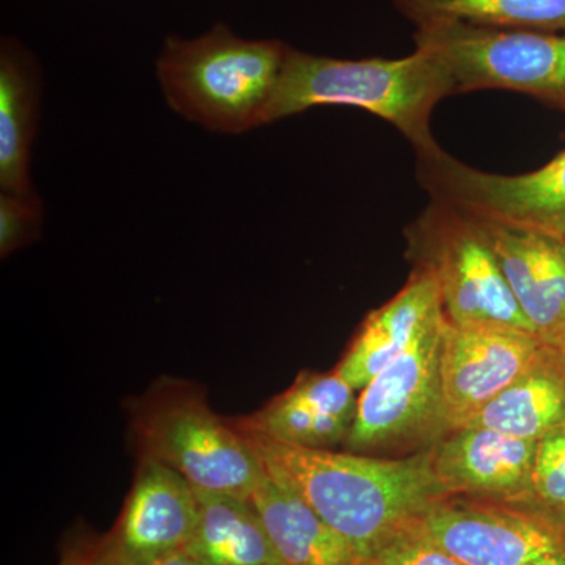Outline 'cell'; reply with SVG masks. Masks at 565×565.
<instances>
[{
  "mask_svg": "<svg viewBox=\"0 0 565 565\" xmlns=\"http://www.w3.org/2000/svg\"><path fill=\"white\" fill-rule=\"evenodd\" d=\"M467 212L497 255L535 337L552 343L565 329V237Z\"/></svg>",
  "mask_w": 565,
  "mask_h": 565,
  "instance_id": "12",
  "label": "cell"
},
{
  "mask_svg": "<svg viewBox=\"0 0 565 565\" xmlns=\"http://www.w3.org/2000/svg\"><path fill=\"white\" fill-rule=\"evenodd\" d=\"M446 316L419 334L360 392L344 449L371 455L433 441L448 434L440 382Z\"/></svg>",
  "mask_w": 565,
  "mask_h": 565,
  "instance_id": "7",
  "label": "cell"
},
{
  "mask_svg": "<svg viewBox=\"0 0 565 565\" xmlns=\"http://www.w3.org/2000/svg\"><path fill=\"white\" fill-rule=\"evenodd\" d=\"M288 50L215 24L195 39L169 36L156 77L174 114L206 131L239 136L267 125Z\"/></svg>",
  "mask_w": 565,
  "mask_h": 565,
  "instance_id": "3",
  "label": "cell"
},
{
  "mask_svg": "<svg viewBox=\"0 0 565 565\" xmlns=\"http://www.w3.org/2000/svg\"><path fill=\"white\" fill-rule=\"evenodd\" d=\"M394 9L426 25L460 24L490 29L565 33V0H390Z\"/></svg>",
  "mask_w": 565,
  "mask_h": 565,
  "instance_id": "20",
  "label": "cell"
},
{
  "mask_svg": "<svg viewBox=\"0 0 565 565\" xmlns=\"http://www.w3.org/2000/svg\"><path fill=\"white\" fill-rule=\"evenodd\" d=\"M41 74L24 47L0 50V192L32 195V147L39 129Z\"/></svg>",
  "mask_w": 565,
  "mask_h": 565,
  "instance_id": "16",
  "label": "cell"
},
{
  "mask_svg": "<svg viewBox=\"0 0 565 565\" xmlns=\"http://www.w3.org/2000/svg\"><path fill=\"white\" fill-rule=\"evenodd\" d=\"M526 508L565 522V424L537 441L533 490Z\"/></svg>",
  "mask_w": 565,
  "mask_h": 565,
  "instance_id": "21",
  "label": "cell"
},
{
  "mask_svg": "<svg viewBox=\"0 0 565 565\" xmlns=\"http://www.w3.org/2000/svg\"><path fill=\"white\" fill-rule=\"evenodd\" d=\"M434 467L448 492L527 505L537 441L463 426L433 445Z\"/></svg>",
  "mask_w": 565,
  "mask_h": 565,
  "instance_id": "13",
  "label": "cell"
},
{
  "mask_svg": "<svg viewBox=\"0 0 565 565\" xmlns=\"http://www.w3.org/2000/svg\"><path fill=\"white\" fill-rule=\"evenodd\" d=\"M544 356L545 344L533 333L457 327L446 319L440 382L448 434L467 426L490 401Z\"/></svg>",
  "mask_w": 565,
  "mask_h": 565,
  "instance_id": "11",
  "label": "cell"
},
{
  "mask_svg": "<svg viewBox=\"0 0 565 565\" xmlns=\"http://www.w3.org/2000/svg\"><path fill=\"white\" fill-rule=\"evenodd\" d=\"M414 40L448 71L455 95L515 92L565 111V33L448 22L416 29Z\"/></svg>",
  "mask_w": 565,
  "mask_h": 565,
  "instance_id": "6",
  "label": "cell"
},
{
  "mask_svg": "<svg viewBox=\"0 0 565 565\" xmlns=\"http://www.w3.org/2000/svg\"><path fill=\"white\" fill-rule=\"evenodd\" d=\"M263 470L288 487L352 545L360 559L452 497L434 467L433 446L385 459L302 448L232 419Z\"/></svg>",
  "mask_w": 565,
  "mask_h": 565,
  "instance_id": "1",
  "label": "cell"
},
{
  "mask_svg": "<svg viewBox=\"0 0 565 565\" xmlns=\"http://www.w3.org/2000/svg\"><path fill=\"white\" fill-rule=\"evenodd\" d=\"M546 352H548L550 359L553 360L557 364V366L563 367L565 371V329L556 340H553L552 343L546 344Z\"/></svg>",
  "mask_w": 565,
  "mask_h": 565,
  "instance_id": "25",
  "label": "cell"
},
{
  "mask_svg": "<svg viewBox=\"0 0 565 565\" xmlns=\"http://www.w3.org/2000/svg\"><path fill=\"white\" fill-rule=\"evenodd\" d=\"M416 178L430 200L565 237V150L534 172H482L444 148L416 156Z\"/></svg>",
  "mask_w": 565,
  "mask_h": 565,
  "instance_id": "8",
  "label": "cell"
},
{
  "mask_svg": "<svg viewBox=\"0 0 565 565\" xmlns=\"http://www.w3.org/2000/svg\"><path fill=\"white\" fill-rule=\"evenodd\" d=\"M95 545L96 541L73 542L63 553L58 565H95Z\"/></svg>",
  "mask_w": 565,
  "mask_h": 565,
  "instance_id": "24",
  "label": "cell"
},
{
  "mask_svg": "<svg viewBox=\"0 0 565 565\" xmlns=\"http://www.w3.org/2000/svg\"><path fill=\"white\" fill-rule=\"evenodd\" d=\"M44 207L36 193H0V253L7 258L40 236Z\"/></svg>",
  "mask_w": 565,
  "mask_h": 565,
  "instance_id": "22",
  "label": "cell"
},
{
  "mask_svg": "<svg viewBox=\"0 0 565 565\" xmlns=\"http://www.w3.org/2000/svg\"><path fill=\"white\" fill-rule=\"evenodd\" d=\"M414 527L463 565H531L565 555V522L526 505L446 498Z\"/></svg>",
  "mask_w": 565,
  "mask_h": 565,
  "instance_id": "9",
  "label": "cell"
},
{
  "mask_svg": "<svg viewBox=\"0 0 565 565\" xmlns=\"http://www.w3.org/2000/svg\"><path fill=\"white\" fill-rule=\"evenodd\" d=\"M452 95L448 71L423 50L403 58L344 61L289 47L267 125L318 106L356 107L388 121L423 156L440 148L430 118Z\"/></svg>",
  "mask_w": 565,
  "mask_h": 565,
  "instance_id": "2",
  "label": "cell"
},
{
  "mask_svg": "<svg viewBox=\"0 0 565 565\" xmlns=\"http://www.w3.org/2000/svg\"><path fill=\"white\" fill-rule=\"evenodd\" d=\"M195 487L158 460L139 457L117 523L95 545V565H147L184 552L196 522Z\"/></svg>",
  "mask_w": 565,
  "mask_h": 565,
  "instance_id": "10",
  "label": "cell"
},
{
  "mask_svg": "<svg viewBox=\"0 0 565 565\" xmlns=\"http://www.w3.org/2000/svg\"><path fill=\"white\" fill-rule=\"evenodd\" d=\"M359 565H463L415 530L405 527L359 561Z\"/></svg>",
  "mask_w": 565,
  "mask_h": 565,
  "instance_id": "23",
  "label": "cell"
},
{
  "mask_svg": "<svg viewBox=\"0 0 565 565\" xmlns=\"http://www.w3.org/2000/svg\"><path fill=\"white\" fill-rule=\"evenodd\" d=\"M404 237L412 269L434 278L449 323L534 334L497 255L462 207L430 200L405 226Z\"/></svg>",
  "mask_w": 565,
  "mask_h": 565,
  "instance_id": "5",
  "label": "cell"
},
{
  "mask_svg": "<svg viewBox=\"0 0 565 565\" xmlns=\"http://www.w3.org/2000/svg\"><path fill=\"white\" fill-rule=\"evenodd\" d=\"M355 392L337 371H305L285 393L244 419L275 440L302 448L332 449L344 445L351 433L359 403Z\"/></svg>",
  "mask_w": 565,
  "mask_h": 565,
  "instance_id": "15",
  "label": "cell"
},
{
  "mask_svg": "<svg viewBox=\"0 0 565 565\" xmlns=\"http://www.w3.org/2000/svg\"><path fill=\"white\" fill-rule=\"evenodd\" d=\"M250 501L282 565H359V555L343 535L266 471Z\"/></svg>",
  "mask_w": 565,
  "mask_h": 565,
  "instance_id": "17",
  "label": "cell"
},
{
  "mask_svg": "<svg viewBox=\"0 0 565 565\" xmlns=\"http://www.w3.org/2000/svg\"><path fill=\"white\" fill-rule=\"evenodd\" d=\"M531 565H565V555H546Z\"/></svg>",
  "mask_w": 565,
  "mask_h": 565,
  "instance_id": "27",
  "label": "cell"
},
{
  "mask_svg": "<svg viewBox=\"0 0 565 565\" xmlns=\"http://www.w3.org/2000/svg\"><path fill=\"white\" fill-rule=\"evenodd\" d=\"M195 527L185 552L202 565H282L248 498L196 490Z\"/></svg>",
  "mask_w": 565,
  "mask_h": 565,
  "instance_id": "18",
  "label": "cell"
},
{
  "mask_svg": "<svg viewBox=\"0 0 565 565\" xmlns=\"http://www.w3.org/2000/svg\"><path fill=\"white\" fill-rule=\"evenodd\" d=\"M441 318L444 303L434 278L412 269L403 289L366 316L334 371L353 390L362 392L386 364L407 351L424 330Z\"/></svg>",
  "mask_w": 565,
  "mask_h": 565,
  "instance_id": "14",
  "label": "cell"
},
{
  "mask_svg": "<svg viewBox=\"0 0 565 565\" xmlns=\"http://www.w3.org/2000/svg\"><path fill=\"white\" fill-rule=\"evenodd\" d=\"M565 424V371L545 356L498 394L467 426L539 441Z\"/></svg>",
  "mask_w": 565,
  "mask_h": 565,
  "instance_id": "19",
  "label": "cell"
},
{
  "mask_svg": "<svg viewBox=\"0 0 565 565\" xmlns=\"http://www.w3.org/2000/svg\"><path fill=\"white\" fill-rule=\"evenodd\" d=\"M131 433L139 457L173 468L196 490L250 500L262 481V463L232 419L189 382L162 379L134 401Z\"/></svg>",
  "mask_w": 565,
  "mask_h": 565,
  "instance_id": "4",
  "label": "cell"
},
{
  "mask_svg": "<svg viewBox=\"0 0 565 565\" xmlns=\"http://www.w3.org/2000/svg\"><path fill=\"white\" fill-rule=\"evenodd\" d=\"M147 565H202L199 561L195 559L192 555H189L188 552H180L177 555H172L169 557H163L161 561H156V563L147 564Z\"/></svg>",
  "mask_w": 565,
  "mask_h": 565,
  "instance_id": "26",
  "label": "cell"
}]
</instances>
